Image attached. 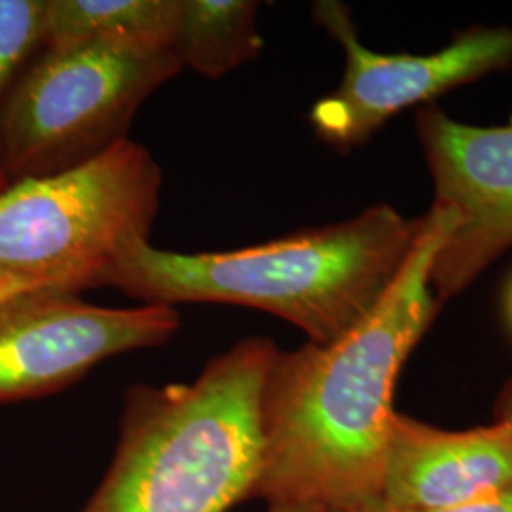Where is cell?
<instances>
[{
  "label": "cell",
  "instance_id": "cell-1",
  "mask_svg": "<svg viewBox=\"0 0 512 512\" xmlns=\"http://www.w3.org/2000/svg\"><path fill=\"white\" fill-rule=\"evenodd\" d=\"M456 228L433 205L382 302L329 346L277 351L262 391V459L251 499L355 512L380 501L403 365L435 319V256Z\"/></svg>",
  "mask_w": 512,
  "mask_h": 512
},
{
  "label": "cell",
  "instance_id": "cell-2",
  "mask_svg": "<svg viewBox=\"0 0 512 512\" xmlns=\"http://www.w3.org/2000/svg\"><path fill=\"white\" fill-rule=\"evenodd\" d=\"M421 219L372 205L353 219L296 232L262 245L177 253L148 243L107 277L143 304H232L272 313L329 346L382 302L420 234Z\"/></svg>",
  "mask_w": 512,
  "mask_h": 512
},
{
  "label": "cell",
  "instance_id": "cell-3",
  "mask_svg": "<svg viewBox=\"0 0 512 512\" xmlns=\"http://www.w3.org/2000/svg\"><path fill=\"white\" fill-rule=\"evenodd\" d=\"M277 351L245 338L190 384L129 387L109 469L78 512H228L249 501Z\"/></svg>",
  "mask_w": 512,
  "mask_h": 512
},
{
  "label": "cell",
  "instance_id": "cell-4",
  "mask_svg": "<svg viewBox=\"0 0 512 512\" xmlns=\"http://www.w3.org/2000/svg\"><path fill=\"white\" fill-rule=\"evenodd\" d=\"M164 175L126 139L88 164L0 192V277L105 287L116 264L150 241Z\"/></svg>",
  "mask_w": 512,
  "mask_h": 512
},
{
  "label": "cell",
  "instance_id": "cell-5",
  "mask_svg": "<svg viewBox=\"0 0 512 512\" xmlns=\"http://www.w3.org/2000/svg\"><path fill=\"white\" fill-rule=\"evenodd\" d=\"M181 71L173 52L44 48L0 114L2 173L18 183L92 162L129 139L148 97Z\"/></svg>",
  "mask_w": 512,
  "mask_h": 512
},
{
  "label": "cell",
  "instance_id": "cell-6",
  "mask_svg": "<svg viewBox=\"0 0 512 512\" xmlns=\"http://www.w3.org/2000/svg\"><path fill=\"white\" fill-rule=\"evenodd\" d=\"M181 329L175 308H107L44 289L0 306V404L46 397L116 355L160 348Z\"/></svg>",
  "mask_w": 512,
  "mask_h": 512
},
{
  "label": "cell",
  "instance_id": "cell-7",
  "mask_svg": "<svg viewBox=\"0 0 512 512\" xmlns=\"http://www.w3.org/2000/svg\"><path fill=\"white\" fill-rule=\"evenodd\" d=\"M313 19L346 55L338 90L311 109L315 133L340 150L361 147L374 131L418 103L512 65V31L475 27L435 54H380L359 40L349 8L336 0L313 4Z\"/></svg>",
  "mask_w": 512,
  "mask_h": 512
},
{
  "label": "cell",
  "instance_id": "cell-8",
  "mask_svg": "<svg viewBox=\"0 0 512 512\" xmlns=\"http://www.w3.org/2000/svg\"><path fill=\"white\" fill-rule=\"evenodd\" d=\"M418 133L435 181V205L456 217L431 268V289L448 298L512 245V120L476 128L429 107L418 116Z\"/></svg>",
  "mask_w": 512,
  "mask_h": 512
},
{
  "label": "cell",
  "instance_id": "cell-9",
  "mask_svg": "<svg viewBox=\"0 0 512 512\" xmlns=\"http://www.w3.org/2000/svg\"><path fill=\"white\" fill-rule=\"evenodd\" d=\"M512 486V423L444 431L395 414L380 503L403 512L448 509Z\"/></svg>",
  "mask_w": 512,
  "mask_h": 512
},
{
  "label": "cell",
  "instance_id": "cell-10",
  "mask_svg": "<svg viewBox=\"0 0 512 512\" xmlns=\"http://www.w3.org/2000/svg\"><path fill=\"white\" fill-rule=\"evenodd\" d=\"M181 0H46L44 48L107 44L173 52Z\"/></svg>",
  "mask_w": 512,
  "mask_h": 512
},
{
  "label": "cell",
  "instance_id": "cell-11",
  "mask_svg": "<svg viewBox=\"0 0 512 512\" xmlns=\"http://www.w3.org/2000/svg\"><path fill=\"white\" fill-rule=\"evenodd\" d=\"M256 14L258 2L249 0H181L173 54L183 69L222 78L262 52Z\"/></svg>",
  "mask_w": 512,
  "mask_h": 512
},
{
  "label": "cell",
  "instance_id": "cell-12",
  "mask_svg": "<svg viewBox=\"0 0 512 512\" xmlns=\"http://www.w3.org/2000/svg\"><path fill=\"white\" fill-rule=\"evenodd\" d=\"M44 2L0 0V114L21 76L44 50Z\"/></svg>",
  "mask_w": 512,
  "mask_h": 512
},
{
  "label": "cell",
  "instance_id": "cell-13",
  "mask_svg": "<svg viewBox=\"0 0 512 512\" xmlns=\"http://www.w3.org/2000/svg\"><path fill=\"white\" fill-rule=\"evenodd\" d=\"M361 512H403L393 511L389 507L382 505L380 501L361 509ZM425 512H512V486H507L503 490H497L494 494L482 495L473 501L461 503V505H454L448 509H439V511H425Z\"/></svg>",
  "mask_w": 512,
  "mask_h": 512
},
{
  "label": "cell",
  "instance_id": "cell-14",
  "mask_svg": "<svg viewBox=\"0 0 512 512\" xmlns=\"http://www.w3.org/2000/svg\"><path fill=\"white\" fill-rule=\"evenodd\" d=\"M44 289H63V291H69V289H65L61 285H55V283L14 279V277H0V306L10 302V300H14V298L23 296V294L37 293V291H44Z\"/></svg>",
  "mask_w": 512,
  "mask_h": 512
},
{
  "label": "cell",
  "instance_id": "cell-15",
  "mask_svg": "<svg viewBox=\"0 0 512 512\" xmlns=\"http://www.w3.org/2000/svg\"><path fill=\"white\" fill-rule=\"evenodd\" d=\"M264 512H330L317 505H306V503H270L266 505Z\"/></svg>",
  "mask_w": 512,
  "mask_h": 512
},
{
  "label": "cell",
  "instance_id": "cell-16",
  "mask_svg": "<svg viewBox=\"0 0 512 512\" xmlns=\"http://www.w3.org/2000/svg\"><path fill=\"white\" fill-rule=\"evenodd\" d=\"M497 414H499V420L511 421L512 423V382L503 389V393L499 397Z\"/></svg>",
  "mask_w": 512,
  "mask_h": 512
},
{
  "label": "cell",
  "instance_id": "cell-17",
  "mask_svg": "<svg viewBox=\"0 0 512 512\" xmlns=\"http://www.w3.org/2000/svg\"><path fill=\"white\" fill-rule=\"evenodd\" d=\"M8 186H10V181L6 179V175H4V173H2V169H0V192H2V190H6Z\"/></svg>",
  "mask_w": 512,
  "mask_h": 512
},
{
  "label": "cell",
  "instance_id": "cell-18",
  "mask_svg": "<svg viewBox=\"0 0 512 512\" xmlns=\"http://www.w3.org/2000/svg\"><path fill=\"white\" fill-rule=\"evenodd\" d=\"M507 311H509V319H511L512 325V285L511 291H509V298H507Z\"/></svg>",
  "mask_w": 512,
  "mask_h": 512
},
{
  "label": "cell",
  "instance_id": "cell-19",
  "mask_svg": "<svg viewBox=\"0 0 512 512\" xmlns=\"http://www.w3.org/2000/svg\"><path fill=\"white\" fill-rule=\"evenodd\" d=\"M355 512H361V511H355Z\"/></svg>",
  "mask_w": 512,
  "mask_h": 512
}]
</instances>
